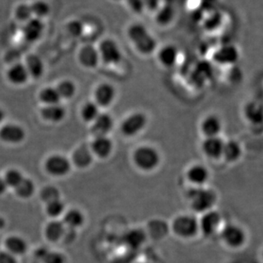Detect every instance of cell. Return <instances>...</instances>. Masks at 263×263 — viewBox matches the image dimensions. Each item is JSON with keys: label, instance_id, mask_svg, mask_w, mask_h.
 Returning <instances> with one entry per match:
<instances>
[{"label": "cell", "instance_id": "obj_8", "mask_svg": "<svg viewBox=\"0 0 263 263\" xmlns=\"http://www.w3.org/2000/svg\"><path fill=\"white\" fill-rule=\"evenodd\" d=\"M221 221L222 218L220 213L216 210H210L202 214L200 220H198L199 232L202 233L204 237H212L220 230Z\"/></svg>", "mask_w": 263, "mask_h": 263}, {"label": "cell", "instance_id": "obj_38", "mask_svg": "<svg viewBox=\"0 0 263 263\" xmlns=\"http://www.w3.org/2000/svg\"><path fill=\"white\" fill-rule=\"evenodd\" d=\"M61 99H71L76 92V84L69 80L61 81L56 87Z\"/></svg>", "mask_w": 263, "mask_h": 263}, {"label": "cell", "instance_id": "obj_33", "mask_svg": "<svg viewBox=\"0 0 263 263\" xmlns=\"http://www.w3.org/2000/svg\"><path fill=\"white\" fill-rule=\"evenodd\" d=\"M84 215L79 210L72 209L65 213L64 217V225L67 226L70 229H76L83 225Z\"/></svg>", "mask_w": 263, "mask_h": 263}, {"label": "cell", "instance_id": "obj_6", "mask_svg": "<svg viewBox=\"0 0 263 263\" xmlns=\"http://www.w3.org/2000/svg\"><path fill=\"white\" fill-rule=\"evenodd\" d=\"M25 129L15 122H6L0 127V142L8 145L20 144L26 139Z\"/></svg>", "mask_w": 263, "mask_h": 263}, {"label": "cell", "instance_id": "obj_12", "mask_svg": "<svg viewBox=\"0 0 263 263\" xmlns=\"http://www.w3.org/2000/svg\"><path fill=\"white\" fill-rule=\"evenodd\" d=\"M46 170L53 176H64L71 170L69 160L62 155H53L49 157L46 162Z\"/></svg>", "mask_w": 263, "mask_h": 263}, {"label": "cell", "instance_id": "obj_45", "mask_svg": "<svg viewBox=\"0 0 263 263\" xmlns=\"http://www.w3.org/2000/svg\"><path fill=\"white\" fill-rule=\"evenodd\" d=\"M8 190H9V188H8L5 180L3 179L2 175H0V197L5 195Z\"/></svg>", "mask_w": 263, "mask_h": 263}, {"label": "cell", "instance_id": "obj_37", "mask_svg": "<svg viewBox=\"0 0 263 263\" xmlns=\"http://www.w3.org/2000/svg\"><path fill=\"white\" fill-rule=\"evenodd\" d=\"M99 114V106L94 102H87L81 109V117L87 122H93Z\"/></svg>", "mask_w": 263, "mask_h": 263}, {"label": "cell", "instance_id": "obj_43", "mask_svg": "<svg viewBox=\"0 0 263 263\" xmlns=\"http://www.w3.org/2000/svg\"><path fill=\"white\" fill-rule=\"evenodd\" d=\"M0 263H19V259L1 248L0 249Z\"/></svg>", "mask_w": 263, "mask_h": 263}, {"label": "cell", "instance_id": "obj_17", "mask_svg": "<svg viewBox=\"0 0 263 263\" xmlns=\"http://www.w3.org/2000/svg\"><path fill=\"white\" fill-rule=\"evenodd\" d=\"M222 127L221 120L215 115H209L201 123V131L205 138L220 136Z\"/></svg>", "mask_w": 263, "mask_h": 263}, {"label": "cell", "instance_id": "obj_7", "mask_svg": "<svg viewBox=\"0 0 263 263\" xmlns=\"http://www.w3.org/2000/svg\"><path fill=\"white\" fill-rule=\"evenodd\" d=\"M100 61L107 65H117L122 61V52L119 45L111 39H105L99 45Z\"/></svg>", "mask_w": 263, "mask_h": 263}, {"label": "cell", "instance_id": "obj_47", "mask_svg": "<svg viewBox=\"0 0 263 263\" xmlns=\"http://www.w3.org/2000/svg\"><path fill=\"white\" fill-rule=\"evenodd\" d=\"M6 225H7V221L5 220V218L3 215H0V232L5 230Z\"/></svg>", "mask_w": 263, "mask_h": 263}, {"label": "cell", "instance_id": "obj_13", "mask_svg": "<svg viewBox=\"0 0 263 263\" xmlns=\"http://www.w3.org/2000/svg\"><path fill=\"white\" fill-rule=\"evenodd\" d=\"M45 24L43 21L33 17L31 20L24 23L22 29L23 37L27 42L34 43L40 41L43 36Z\"/></svg>", "mask_w": 263, "mask_h": 263}, {"label": "cell", "instance_id": "obj_28", "mask_svg": "<svg viewBox=\"0 0 263 263\" xmlns=\"http://www.w3.org/2000/svg\"><path fill=\"white\" fill-rule=\"evenodd\" d=\"M73 161L79 167H88L92 162V152L86 145L79 147L73 152Z\"/></svg>", "mask_w": 263, "mask_h": 263}, {"label": "cell", "instance_id": "obj_32", "mask_svg": "<svg viewBox=\"0 0 263 263\" xmlns=\"http://www.w3.org/2000/svg\"><path fill=\"white\" fill-rule=\"evenodd\" d=\"M146 239V234L139 229H133L124 235V242L132 249H139Z\"/></svg>", "mask_w": 263, "mask_h": 263}, {"label": "cell", "instance_id": "obj_36", "mask_svg": "<svg viewBox=\"0 0 263 263\" xmlns=\"http://www.w3.org/2000/svg\"><path fill=\"white\" fill-rule=\"evenodd\" d=\"M31 10L33 13V16L38 19H44L51 12V7L48 3L44 0H36L30 4Z\"/></svg>", "mask_w": 263, "mask_h": 263}, {"label": "cell", "instance_id": "obj_42", "mask_svg": "<svg viewBox=\"0 0 263 263\" xmlns=\"http://www.w3.org/2000/svg\"><path fill=\"white\" fill-rule=\"evenodd\" d=\"M127 5L130 10H133L134 13L140 14L144 10V0H126Z\"/></svg>", "mask_w": 263, "mask_h": 263}, {"label": "cell", "instance_id": "obj_44", "mask_svg": "<svg viewBox=\"0 0 263 263\" xmlns=\"http://www.w3.org/2000/svg\"><path fill=\"white\" fill-rule=\"evenodd\" d=\"M162 4V0H144V9L157 11Z\"/></svg>", "mask_w": 263, "mask_h": 263}, {"label": "cell", "instance_id": "obj_2", "mask_svg": "<svg viewBox=\"0 0 263 263\" xmlns=\"http://www.w3.org/2000/svg\"><path fill=\"white\" fill-rule=\"evenodd\" d=\"M191 207L196 213L204 214L212 210L217 202V195L210 188L193 187L187 193Z\"/></svg>", "mask_w": 263, "mask_h": 263}, {"label": "cell", "instance_id": "obj_35", "mask_svg": "<svg viewBox=\"0 0 263 263\" xmlns=\"http://www.w3.org/2000/svg\"><path fill=\"white\" fill-rule=\"evenodd\" d=\"M14 16L18 22H20L23 24L31 20L33 16L32 10H31L30 4H28V3L18 4L14 10Z\"/></svg>", "mask_w": 263, "mask_h": 263}, {"label": "cell", "instance_id": "obj_19", "mask_svg": "<svg viewBox=\"0 0 263 263\" xmlns=\"http://www.w3.org/2000/svg\"><path fill=\"white\" fill-rule=\"evenodd\" d=\"M117 91L114 86L108 83H103L97 87L95 91V100L99 106L107 107L114 101Z\"/></svg>", "mask_w": 263, "mask_h": 263}, {"label": "cell", "instance_id": "obj_25", "mask_svg": "<svg viewBox=\"0 0 263 263\" xmlns=\"http://www.w3.org/2000/svg\"><path fill=\"white\" fill-rule=\"evenodd\" d=\"M179 59V50L174 45L164 46L159 51L158 59L160 63L167 68H171L177 63Z\"/></svg>", "mask_w": 263, "mask_h": 263}, {"label": "cell", "instance_id": "obj_27", "mask_svg": "<svg viewBox=\"0 0 263 263\" xmlns=\"http://www.w3.org/2000/svg\"><path fill=\"white\" fill-rule=\"evenodd\" d=\"M41 115L44 119L51 122H62L66 116V109L60 104L46 105L41 109Z\"/></svg>", "mask_w": 263, "mask_h": 263}, {"label": "cell", "instance_id": "obj_15", "mask_svg": "<svg viewBox=\"0 0 263 263\" xmlns=\"http://www.w3.org/2000/svg\"><path fill=\"white\" fill-rule=\"evenodd\" d=\"M186 176L188 180L195 185V187H202L210 180V170L204 165H193L188 170Z\"/></svg>", "mask_w": 263, "mask_h": 263}, {"label": "cell", "instance_id": "obj_40", "mask_svg": "<svg viewBox=\"0 0 263 263\" xmlns=\"http://www.w3.org/2000/svg\"><path fill=\"white\" fill-rule=\"evenodd\" d=\"M41 197L44 202L48 203L55 200L60 199V193L54 186H46L43 191H41Z\"/></svg>", "mask_w": 263, "mask_h": 263}, {"label": "cell", "instance_id": "obj_46", "mask_svg": "<svg viewBox=\"0 0 263 263\" xmlns=\"http://www.w3.org/2000/svg\"><path fill=\"white\" fill-rule=\"evenodd\" d=\"M6 119V111L3 107L0 106V127L5 122Z\"/></svg>", "mask_w": 263, "mask_h": 263}, {"label": "cell", "instance_id": "obj_26", "mask_svg": "<svg viewBox=\"0 0 263 263\" xmlns=\"http://www.w3.org/2000/svg\"><path fill=\"white\" fill-rule=\"evenodd\" d=\"M35 256L41 263H67V258L60 251H50L47 248H39Z\"/></svg>", "mask_w": 263, "mask_h": 263}, {"label": "cell", "instance_id": "obj_22", "mask_svg": "<svg viewBox=\"0 0 263 263\" xmlns=\"http://www.w3.org/2000/svg\"><path fill=\"white\" fill-rule=\"evenodd\" d=\"M66 228L64 222L54 220L46 225L45 236L51 243H58L65 236Z\"/></svg>", "mask_w": 263, "mask_h": 263}, {"label": "cell", "instance_id": "obj_9", "mask_svg": "<svg viewBox=\"0 0 263 263\" xmlns=\"http://www.w3.org/2000/svg\"><path fill=\"white\" fill-rule=\"evenodd\" d=\"M2 249L19 259L28 253V243L23 236L9 234L3 240Z\"/></svg>", "mask_w": 263, "mask_h": 263}, {"label": "cell", "instance_id": "obj_4", "mask_svg": "<svg viewBox=\"0 0 263 263\" xmlns=\"http://www.w3.org/2000/svg\"><path fill=\"white\" fill-rule=\"evenodd\" d=\"M134 160L137 167L144 171H151L159 165V152L152 146H141L134 152Z\"/></svg>", "mask_w": 263, "mask_h": 263}, {"label": "cell", "instance_id": "obj_14", "mask_svg": "<svg viewBox=\"0 0 263 263\" xmlns=\"http://www.w3.org/2000/svg\"><path fill=\"white\" fill-rule=\"evenodd\" d=\"M225 141L220 136L205 138L202 143L203 154L210 159L217 160L222 157Z\"/></svg>", "mask_w": 263, "mask_h": 263}, {"label": "cell", "instance_id": "obj_16", "mask_svg": "<svg viewBox=\"0 0 263 263\" xmlns=\"http://www.w3.org/2000/svg\"><path fill=\"white\" fill-rule=\"evenodd\" d=\"M79 61L81 65L86 68H95L99 65L100 62L98 49L93 46H85L79 51Z\"/></svg>", "mask_w": 263, "mask_h": 263}, {"label": "cell", "instance_id": "obj_3", "mask_svg": "<svg viewBox=\"0 0 263 263\" xmlns=\"http://www.w3.org/2000/svg\"><path fill=\"white\" fill-rule=\"evenodd\" d=\"M172 230L182 239H192L199 233V223L193 215H180L173 221Z\"/></svg>", "mask_w": 263, "mask_h": 263}, {"label": "cell", "instance_id": "obj_49", "mask_svg": "<svg viewBox=\"0 0 263 263\" xmlns=\"http://www.w3.org/2000/svg\"><path fill=\"white\" fill-rule=\"evenodd\" d=\"M135 263H149V262H135Z\"/></svg>", "mask_w": 263, "mask_h": 263}, {"label": "cell", "instance_id": "obj_18", "mask_svg": "<svg viewBox=\"0 0 263 263\" xmlns=\"http://www.w3.org/2000/svg\"><path fill=\"white\" fill-rule=\"evenodd\" d=\"M239 58L238 49L234 46H225L218 49L214 54V60L220 65L235 64Z\"/></svg>", "mask_w": 263, "mask_h": 263}, {"label": "cell", "instance_id": "obj_1", "mask_svg": "<svg viewBox=\"0 0 263 263\" xmlns=\"http://www.w3.org/2000/svg\"><path fill=\"white\" fill-rule=\"evenodd\" d=\"M127 36L137 51L142 55H151L157 49L156 39L141 23L132 24L127 29Z\"/></svg>", "mask_w": 263, "mask_h": 263}, {"label": "cell", "instance_id": "obj_21", "mask_svg": "<svg viewBox=\"0 0 263 263\" xmlns=\"http://www.w3.org/2000/svg\"><path fill=\"white\" fill-rule=\"evenodd\" d=\"M114 126L112 117L106 113H100L92 124V132L96 137L106 136Z\"/></svg>", "mask_w": 263, "mask_h": 263}, {"label": "cell", "instance_id": "obj_31", "mask_svg": "<svg viewBox=\"0 0 263 263\" xmlns=\"http://www.w3.org/2000/svg\"><path fill=\"white\" fill-rule=\"evenodd\" d=\"M2 177L5 180L9 189H14L16 187L22 180L24 179V175L20 170L16 167H9L2 174Z\"/></svg>", "mask_w": 263, "mask_h": 263}, {"label": "cell", "instance_id": "obj_23", "mask_svg": "<svg viewBox=\"0 0 263 263\" xmlns=\"http://www.w3.org/2000/svg\"><path fill=\"white\" fill-rule=\"evenodd\" d=\"M113 143L107 136L96 137L91 144V152L100 158H106L111 154Z\"/></svg>", "mask_w": 263, "mask_h": 263}, {"label": "cell", "instance_id": "obj_29", "mask_svg": "<svg viewBox=\"0 0 263 263\" xmlns=\"http://www.w3.org/2000/svg\"><path fill=\"white\" fill-rule=\"evenodd\" d=\"M175 10L174 5H162L157 10L156 21L159 25H170L175 19Z\"/></svg>", "mask_w": 263, "mask_h": 263}, {"label": "cell", "instance_id": "obj_5", "mask_svg": "<svg viewBox=\"0 0 263 263\" xmlns=\"http://www.w3.org/2000/svg\"><path fill=\"white\" fill-rule=\"evenodd\" d=\"M220 238L223 243L229 248L239 249L245 246L247 235L243 228L237 224L230 223L226 225L220 231Z\"/></svg>", "mask_w": 263, "mask_h": 263}, {"label": "cell", "instance_id": "obj_48", "mask_svg": "<svg viewBox=\"0 0 263 263\" xmlns=\"http://www.w3.org/2000/svg\"><path fill=\"white\" fill-rule=\"evenodd\" d=\"M174 2H175V0H162V3L163 5H174Z\"/></svg>", "mask_w": 263, "mask_h": 263}, {"label": "cell", "instance_id": "obj_41", "mask_svg": "<svg viewBox=\"0 0 263 263\" xmlns=\"http://www.w3.org/2000/svg\"><path fill=\"white\" fill-rule=\"evenodd\" d=\"M84 26L81 22L78 20H73L69 22L67 25V31L73 38H78L82 34Z\"/></svg>", "mask_w": 263, "mask_h": 263}, {"label": "cell", "instance_id": "obj_20", "mask_svg": "<svg viewBox=\"0 0 263 263\" xmlns=\"http://www.w3.org/2000/svg\"><path fill=\"white\" fill-rule=\"evenodd\" d=\"M30 78L40 79L45 73V64L41 58L36 54H29L23 63Z\"/></svg>", "mask_w": 263, "mask_h": 263}, {"label": "cell", "instance_id": "obj_30", "mask_svg": "<svg viewBox=\"0 0 263 263\" xmlns=\"http://www.w3.org/2000/svg\"><path fill=\"white\" fill-rule=\"evenodd\" d=\"M15 195L21 199H28L35 192V185L29 178L24 177L22 182L13 189Z\"/></svg>", "mask_w": 263, "mask_h": 263}, {"label": "cell", "instance_id": "obj_11", "mask_svg": "<svg viewBox=\"0 0 263 263\" xmlns=\"http://www.w3.org/2000/svg\"><path fill=\"white\" fill-rule=\"evenodd\" d=\"M146 124L147 118L145 115L137 112L132 114L122 122L121 129L122 134L126 136L133 137L144 129Z\"/></svg>", "mask_w": 263, "mask_h": 263}, {"label": "cell", "instance_id": "obj_34", "mask_svg": "<svg viewBox=\"0 0 263 263\" xmlns=\"http://www.w3.org/2000/svg\"><path fill=\"white\" fill-rule=\"evenodd\" d=\"M39 99L46 105L59 104L62 99L56 87L52 86H47L42 89L39 95Z\"/></svg>", "mask_w": 263, "mask_h": 263}, {"label": "cell", "instance_id": "obj_39", "mask_svg": "<svg viewBox=\"0 0 263 263\" xmlns=\"http://www.w3.org/2000/svg\"><path fill=\"white\" fill-rule=\"evenodd\" d=\"M65 210L64 202L60 199L46 203V212L51 217L57 218L63 215Z\"/></svg>", "mask_w": 263, "mask_h": 263}, {"label": "cell", "instance_id": "obj_10", "mask_svg": "<svg viewBox=\"0 0 263 263\" xmlns=\"http://www.w3.org/2000/svg\"><path fill=\"white\" fill-rule=\"evenodd\" d=\"M5 78L10 85L22 86L28 82L30 77L25 65L23 63L19 62L8 66L7 69L5 71Z\"/></svg>", "mask_w": 263, "mask_h": 263}, {"label": "cell", "instance_id": "obj_24", "mask_svg": "<svg viewBox=\"0 0 263 263\" xmlns=\"http://www.w3.org/2000/svg\"><path fill=\"white\" fill-rule=\"evenodd\" d=\"M243 154L242 146L238 141L230 139L225 141L223 149L222 157L229 163H234L240 159Z\"/></svg>", "mask_w": 263, "mask_h": 263}]
</instances>
